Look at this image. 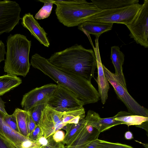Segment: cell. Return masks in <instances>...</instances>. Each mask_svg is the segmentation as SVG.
<instances>
[{
    "label": "cell",
    "instance_id": "obj_1",
    "mask_svg": "<svg viewBox=\"0 0 148 148\" xmlns=\"http://www.w3.org/2000/svg\"><path fill=\"white\" fill-rule=\"evenodd\" d=\"M30 64L58 84L68 89L84 105L94 103L100 99L99 94L91 81L73 73L62 70L49 62L46 59L36 53L31 57Z\"/></svg>",
    "mask_w": 148,
    "mask_h": 148
},
{
    "label": "cell",
    "instance_id": "obj_2",
    "mask_svg": "<svg viewBox=\"0 0 148 148\" xmlns=\"http://www.w3.org/2000/svg\"><path fill=\"white\" fill-rule=\"evenodd\" d=\"M47 59L58 68L78 74L90 81L97 68L94 51L77 44L55 53Z\"/></svg>",
    "mask_w": 148,
    "mask_h": 148
},
{
    "label": "cell",
    "instance_id": "obj_3",
    "mask_svg": "<svg viewBox=\"0 0 148 148\" xmlns=\"http://www.w3.org/2000/svg\"><path fill=\"white\" fill-rule=\"evenodd\" d=\"M6 45L4 71L7 74L25 77L31 65L29 55L31 41L23 35L10 34L7 38Z\"/></svg>",
    "mask_w": 148,
    "mask_h": 148
},
{
    "label": "cell",
    "instance_id": "obj_4",
    "mask_svg": "<svg viewBox=\"0 0 148 148\" xmlns=\"http://www.w3.org/2000/svg\"><path fill=\"white\" fill-rule=\"evenodd\" d=\"M49 0L56 5L55 14L59 22L68 27L78 26L102 11L85 0Z\"/></svg>",
    "mask_w": 148,
    "mask_h": 148
},
{
    "label": "cell",
    "instance_id": "obj_5",
    "mask_svg": "<svg viewBox=\"0 0 148 148\" xmlns=\"http://www.w3.org/2000/svg\"><path fill=\"white\" fill-rule=\"evenodd\" d=\"M141 6L142 4L137 3L125 7L102 10L89 18L86 21L126 25L132 21Z\"/></svg>",
    "mask_w": 148,
    "mask_h": 148
},
{
    "label": "cell",
    "instance_id": "obj_6",
    "mask_svg": "<svg viewBox=\"0 0 148 148\" xmlns=\"http://www.w3.org/2000/svg\"><path fill=\"white\" fill-rule=\"evenodd\" d=\"M105 76L113 86L119 99L126 107L128 112L134 115L148 117V110L140 105L129 93L114 73H112L103 64Z\"/></svg>",
    "mask_w": 148,
    "mask_h": 148
},
{
    "label": "cell",
    "instance_id": "obj_7",
    "mask_svg": "<svg viewBox=\"0 0 148 148\" xmlns=\"http://www.w3.org/2000/svg\"><path fill=\"white\" fill-rule=\"evenodd\" d=\"M126 26L129 36L137 44L148 47V0H145L132 21Z\"/></svg>",
    "mask_w": 148,
    "mask_h": 148
},
{
    "label": "cell",
    "instance_id": "obj_8",
    "mask_svg": "<svg viewBox=\"0 0 148 148\" xmlns=\"http://www.w3.org/2000/svg\"><path fill=\"white\" fill-rule=\"evenodd\" d=\"M52 96L47 104L56 110L63 112L83 107V102L70 90L57 84Z\"/></svg>",
    "mask_w": 148,
    "mask_h": 148
},
{
    "label": "cell",
    "instance_id": "obj_9",
    "mask_svg": "<svg viewBox=\"0 0 148 148\" xmlns=\"http://www.w3.org/2000/svg\"><path fill=\"white\" fill-rule=\"evenodd\" d=\"M21 10L15 1L0 0V35L9 33L18 24Z\"/></svg>",
    "mask_w": 148,
    "mask_h": 148
},
{
    "label": "cell",
    "instance_id": "obj_10",
    "mask_svg": "<svg viewBox=\"0 0 148 148\" xmlns=\"http://www.w3.org/2000/svg\"><path fill=\"white\" fill-rule=\"evenodd\" d=\"M57 84H49L36 87L25 94L21 102L24 110L29 111L36 106L47 103L51 97Z\"/></svg>",
    "mask_w": 148,
    "mask_h": 148
},
{
    "label": "cell",
    "instance_id": "obj_11",
    "mask_svg": "<svg viewBox=\"0 0 148 148\" xmlns=\"http://www.w3.org/2000/svg\"><path fill=\"white\" fill-rule=\"evenodd\" d=\"M63 113L56 110L47 104L45 105L42 111L39 125L44 137L47 138L67 124L62 121Z\"/></svg>",
    "mask_w": 148,
    "mask_h": 148
},
{
    "label": "cell",
    "instance_id": "obj_12",
    "mask_svg": "<svg viewBox=\"0 0 148 148\" xmlns=\"http://www.w3.org/2000/svg\"><path fill=\"white\" fill-rule=\"evenodd\" d=\"M99 37H96L95 40V47L93 45L95 54L98 70V76L96 80L98 86V92L102 104H104L108 98V92L109 89V82L106 77L103 71L99 47Z\"/></svg>",
    "mask_w": 148,
    "mask_h": 148
},
{
    "label": "cell",
    "instance_id": "obj_13",
    "mask_svg": "<svg viewBox=\"0 0 148 148\" xmlns=\"http://www.w3.org/2000/svg\"><path fill=\"white\" fill-rule=\"evenodd\" d=\"M21 24L27 29L31 35L41 44L49 47L50 43L47 36V34L30 13L25 14L21 18Z\"/></svg>",
    "mask_w": 148,
    "mask_h": 148
},
{
    "label": "cell",
    "instance_id": "obj_14",
    "mask_svg": "<svg viewBox=\"0 0 148 148\" xmlns=\"http://www.w3.org/2000/svg\"><path fill=\"white\" fill-rule=\"evenodd\" d=\"M5 114L0 111V135L17 148H22L23 142L29 139L13 130L7 125L4 119Z\"/></svg>",
    "mask_w": 148,
    "mask_h": 148
},
{
    "label": "cell",
    "instance_id": "obj_15",
    "mask_svg": "<svg viewBox=\"0 0 148 148\" xmlns=\"http://www.w3.org/2000/svg\"><path fill=\"white\" fill-rule=\"evenodd\" d=\"M113 24L112 23L86 21L79 25L78 29L88 38L90 34L99 37L103 33L111 30Z\"/></svg>",
    "mask_w": 148,
    "mask_h": 148
},
{
    "label": "cell",
    "instance_id": "obj_16",
    "mask_svg": "<svg viewBox=\"0 0 148 148\" xmlns=\"http://www.w3.org/2000/svg\"><path fill=\"white\" fill-rule=\"evenodd\" d=\"M125 55L120 50V48L114 46L111 47L110 59L115 69L114 74L124 86L127 88L126 82L123 72V65Z\"/></svg>",
    "mask_w": 148,
    "mask_h": 148
},
{
    "label": "cell",
    "instance_id": "obj_17",
    "mask_svg": "<svg viewBox=\"0 0 148 148\" xmlns=\"http://www.w3.org/2000/svg\"><path fill=\"white\" fill-rule=\"evenodd\" d=\"M86 125L85 118L77 124H67L62 129L66 132L64 140L62 142L66 146L69 145L75 140L83 131Z\"/></svg>",
    "mask_w": 148,
    "mask_h": 148
},
{
    "label": "cell",
    "instance_id": "obj_18",
    "mask_svg": "<svg viewBox=\"0 0 148 148\" xmlns=\"http://www.w3.org/2000/svg\"><path fill=\"white\" fill-rule=\"evenodd\" d=\"M101 10L119 8L138 3V0H91Z\"/></svg>",
    "mask_w": 148,
    "mask_h": 148
},
{
    "label": "cell",
    "instance_id": "obj_19",
    "mask_svg": "<svg viewBox=\"0 0 148 148\" xmlns=\"http://www.w3.org/2000/svg\"><path fill=\"white\" fill-rule=\"evenodd\" d=\"M115 119L121 121L128 127L138 125L148 121V117L133 114L129 112L121 111L114 116Z\"/></svg>",
    "mask_w": 148,
    "mask_h": 148
},
{
    "label": "cell",
    "instance_id": "obj_20",
    "mask_svg": "<svg viewBox=\"0 0 148 148\" xmlns=\"http://www.w3.org/2000/svg\"><path fill=\"white\" fill-rule=\"evenodd\" d=\"M22 82L16 76L7 74L0 76V96L16 87Z\"/></svg>",
    "mask_w": 148,
    "mask_h": 148
},
{
    "label": "cell",
    "instance_id": "obj_21",
    "mask_svg": "<svg viewBox=\"0 0 148 148\" xmlns=\"http://www.w3.org/2000/svg\"><path fill=\"white\" fill-rule=\"evenodd\" d=\"M85 111L83 107L63 112L62 121L66 124H77L85 118Z\"/></svg>",
    "mask_w": 148,
    "mask_h": 148
},
{
    "label": "cell",
    "instance_id": "obj_22",
    "mask_svg": "<svg viewBox=\"0 0 148 148\" xmlns=\"http://www.w3.org/2000/svg\"><path fill=\"white\" fill-rule=\"evenodd\" d=\"M14 112L16 119L18 133L27 138L28 134L26 120L27 111L16 108Z\"/></svg>",
    "mask_w": 148,
    "mask_h": 148
},
{
    "label": "cell",
    "instance_id": "obj_23",
    "mask_svg": "<svg viewBox=\"0 0 148 148\" xmlns=\"http://www.w3.org/2000/svg\"><path fill=\"white\" fill-rule=\"evenodd\" d=\"M38 1L43 3L44 5L36 14L34 18L40 20L48 18L51 12L53 3L49 0H39Z\"/></svg>",
    "mask_w": 148,
    "mask_h": 148
},
{
    "label": "cell",
    "instance_id": "obj_24",
    "mask_svg": "<svg viewBox=\"0 0 148 148\" xmlns=\"http://www.w3.org/2000/svg\"><path fill=\"white\" fill-rule=\"evenodd\" d=\"M124 124V123L115 119L114 116L110 118H100L99 122V131L100 133L114 126Z\"/></svg>",
    "mask_w": 148,
    "mask_h": 148
},
{
    "label": "cell",
    "instance_id": "obj_25",
    "mask_svg": "<svg viewBox=\"0 0 148 148\" xmlns=\"http://www.w3.org/2000/svg\"><path fill=\"white\" fill-rule=\"evenodd\" d=\"M90 142L83 131L75 140L70 145L65 146V148H86Z\"/></svg>",
    "mask_w": 148,
    "mask_h": 148
},
{
    "label": "cell",
    "instance_id": "obj_26",
    "mask_svg": "<svg viewBox=\"0 0 148 148\" xmlns=\"http://www.w3.org/2000/svg\"><path fill=\"white\" fill-rule=\"evenodd\" d=\"M45 104L35 106L28 111L36 125H39L42 111Z\"/></svg>",
    "mask_w": 148,
    "mask_h": 148
},
{
    "label": "cell",
    "instance_id": "obj_27",
    "mask_svg": "<svg viewBox=\"0 0 148 148\" xmlns=\"http://www.w3.org/2000/svg\"><path fill=\"white\" fill-rule=\"evenodd\" d=\"M4 119L6 123L10 128L18 133L16 119L14 112L11 115L5 114L4 116Z\"/></svg>",
    "mask_w": 148,
    "mask_h": 148
},
{
    "label": "cell",
    "instance_id": "obj_28",
    "mask_svg": "<svg viewBox=\"0 0 148 148\" xmlns=\"http://www.w3.org/2000/svg\"><path fill=\"white\" fill-rule=\"evenodd\" d=\"M99 143L105 148H134L132 147L119 143H114L98 139Z\"/></svg>",
    "mask_w": 148,
    "mask_h": 148
},
{
    "label": "cell",
    "instance_id": "obj_29",
    "mask_svg": "<svg viewBox=\"0 0 148 148\" xmlns=\"http://www.w3.org/2000/svg\"><path fill=\"white\" fill-rule=\"evenodd\" d=\"M43 136L44 133L41 127L39 125H37L28 135L27 138L31 141H38L40 138Z\"/></svg>",
    "mask_w": 148,
    "mask_h": 148
},
{
    "label": "cell",
    "instance_id": "obj_30",
    "mask_svg": "<svg viewBox=\"0 0 148 148\" xmlns=\"http://www.w3.org/2000/svg\"><path fill=\"white\" fill-rule=\"evenodd\" d=\"M48 142L47 145L42 146L40 148H65V145L62 142H56L53 138V135L47 138Z\"/></svg>",
    "mask_w": 148,
    "mask_h": 148
},
{
    "label": "cell",
    "instance_id": "obj_31",
    "mask_svg": "<svg viewBox=\"0 0 148 148\" xmlns=\"http://www.w3.org/2000/svg\"><path fill=\"white\" fill-rule=\"evenodd\" d=\"M26 120L28 136L33 131L36 125L28 111H27Z\"/></svg>",
    "mask_w": 148,
    "mask_h": 148
},
{
    "label": "cell",
    "instance_id": "obj_32",
    "mask_svg": "<svg viewBox=\"0 0 148 148\" xmlns=\"http://www.w3.org/2000/svg\"><path fill=\"white\" fill-rule=\"evenodd\" d=\"M22 148H40L41 146L38 141H32L29 140L23 142Z\"/></svg>",
    "mask_w": 148,
    "mask_h": 148
},
{
    "label": "cell",
    "instance_id": "obj_33",
    "mask_svg": "<svg viewBox=\"0 0 148 148\" xmlns=\"http://www.w3.org/2000/svg\"><path fill=\"white\" fill-rule=\"evenodd\" d=\"M65 134L64 132L60 130H57L53 134V138L56 142H62L64 139Z\"/></svg>",
    "mask_w": 148,
    "mask_h": 148
},
{
    "label": "cell",
    "instance_id": "obj_34",
    "mask_svg": "<svg viewBox=\"0 0 148 148\" xmlns=\"http://www.w3.org/2000/svg\"><path fill=\"white\" fill-rule=\"evenodd\" d=\"M0 148H17L8 140L0 135Z\"/></svg>",
    "mask_w": 148,
    "mask_h": 148
},
{
    "label": "cell",
    "instance_id": "obj_35",
    "mask_svg": "<svg viewBox=\"0 0 148 148\" xmlns=\"http://www.w3.org/2000/svg\"><path fill=\"white\" fill-rule=\"evenodd\" d=\"M6 52L4 44L0 40V63L1 61L5 60L4 56Z\"/></svg>",
    "mask_w": 148,
    "mask_h": 148
},
{
    "label": "cell",
    "instance_id": "obj_36",
    "mask_svg": "<svg viewBox=\"0 0 148 148\" xmlns=\"http://www.w3.org/2000/svg\"><path fill=\"white\" fill-rule=\"evenodd\" d=\"M86 148H105L101 146L98 143V139L92 141L88 145Z\"/></svg>",
    "mask_w": 148,
    "mask_h": 148
},
{
    "label": "cell",
    "instance_id": "obj_37",
    "mask_svg": "<svg viewBox=\"0 0 148 148\" xmlns=\"http://www.w3.org/2000/svg\"><path fill=\"white\" fill-rule=\"evenodd\" d=\"M136 126L142 128L145 130L147 133L148 132V121L144 122L139 125L135 126Z\"/></svg>",
    "mask_w": 148,
    "mask_h": 148
},
{
    "label": "cell",
    "instance_id": "obj_38",
    "mask_svg": "<svg viewBox=\"0 0 148 148\" xmlns=\"http://www.w3.org/2000/svg\"><path fill=\"white\" fill-rule=\"evenodd\" d=\"M5 102L0 97V111L3 112L5 114H8L5 109Z\"/></svg>",
    "mask_w": 148,
    "mask_h": 148
},
{
    "label": "cell",
    "instance_id": "obj_39",
    "mask_svg": "<svg viewBox=\"0 0 148 148\" xmlns=\"http://www.w3.org/2000/svg\"><path fill=\"white\" fill-rule=\"evenodd\" d=\"M38 142L41 147L42 146H44L47 145L48 142V140L47 138H46L43 136L40 138Z\"/></svg>",
    "mask_w": 148,
    "mask_h": 148
},
{
    "label": "cell",
    "instance_id": "obj_40",
    "mask_svg": "<svg viewBox=\"0 0 148 148\" xmlns=\"http://www.w3.org/2000/svg\"><path fill=\"white\" fill-rule=\"evenodd\" d=\"M125 138L127 140H131L133 138L132 133L130 131L126 132L125 134Z\"/></svg>",
    "mask_w": 148,
    "mask_h": 148
},
{
    "label": "cell",
    "instance_id": "obj_41",
    "mask_svg": "<svg viewBox=\"0 0 148 148\" xmlns=\"http://www.w3.org/2000/svg\"></svg>",
    "mask_w": 148,
    "mask_h": 148
}]
</instances>
